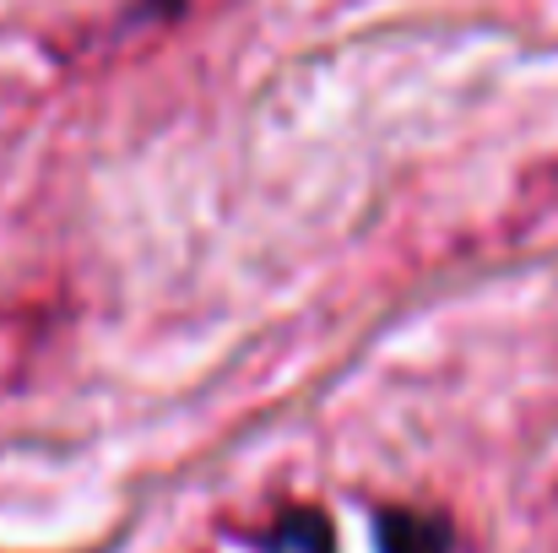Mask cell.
I'll list each match as a JSON object with an SVG mask.
<instances>
[{
	"instance_id": "1",
	"label": "cell",
	"mask_w": 558,
	"mask_h": 553,
	"mask_svg": "<svg viewBox=\"0 0 558 553\" xmlns=\"http://www.w3.org/2000/svg\"><path fill=\"white\" fill-rule=\"evenodd\" d=\"M379 553H450V521L428 510H385Z\"/></svg>"
},
{
	"instance_id": "2",
	"label": "cell",
	"mask_w": 558,
	"mask_h": 553,
	"mask_svg": "<svg viewBox=\"0 0 558 553\" xmlns=\"http://www.w3.org/2000/svg\"><path fill=\"white\" fill-rule=\"evenodd\" d=\"M271 553H337V538H331V521L320 510H288L271 538H266Z\"/></svg>"
}]
</instances>
